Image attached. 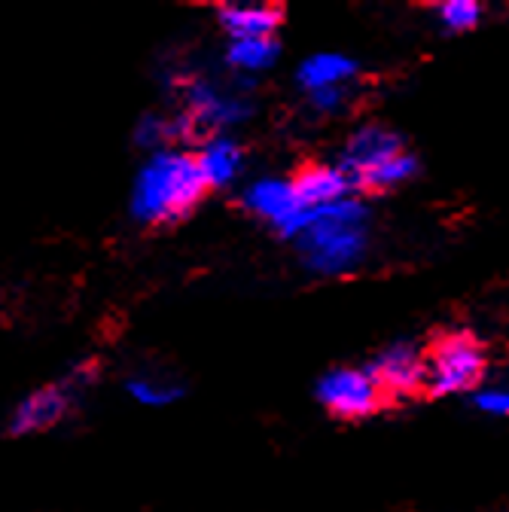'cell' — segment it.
Returning <instances> with one entry per match:
<instances>
[{"instance_id": "6da1fadb", "label": "cell", "mask_w": 509, "mask_h": 512, "mask_svg": "<svg viewBox=\"0 0 509 512\" xmlns=\"http://www.w3.org/2000/svg\"><path fill=\"white\" fill-rule=\"evenodd\" d=\"M199 156L156 150L132 186V217L144 226H174L193 214L208 196Z\"/></svg>"}, {"instance_id": "7a4b0ae2", "label": "cell", "mask_w": 509, "mask_h": 512, "mask_svg": "<svg viewBox=\"0 0 509 512\" xmlns=\"http://www.w3.org/2000/svg\"><path fill=\"white\" fill-rule=\"evenodd\" d=\"M366 208L354 199L311 208V223L299 235L305 263L317 272H345L363 260L366 250Z\"/></svg>"}, {"instance_id": "3957f363", "label": "cell", "mask_w": 509, "mask_h": 512, "mask_svg": "<svg viewBox=\"0 0 509 512\" xmlns=\"http://www.w3.org/2000/svg\"><path fill=\"white\" fill-rule=\"evenodd\" d=\"M485 378V351L470 333H439L424 348L421 397H449L473 391Z\"/></svg>"}, {"instance_id": "277c9868", "label": "cell", "mask_w": 509, "mask_h": 512, "mask_svg": "<svg viewBox=\"0 0 509 512\" xmlns=\"http://www.w3.org/2000/svg\"><path fill=\"white\" fill-rule=\"evenodd\" d=\"M92 381H95V366L77 363L58 381L43 384V388L22 397L10 415V424H7L10 436H31V433H43V430L61 424L68 418V412L74 409V400L80 397V391L89 388Z\"/></svg>"}, {"instance_id": "5b68a950", "label": "cell", "mask_w": 509, "mask_h": 512, "mask_svg": "<svg viewBox=\"0 0 509 512\" xmlns=\"http://www.w3.org/2000/svg\"><path fill=\"white\" fill-rule=\"evenodd\" d=\"M317 400L339 421H360L391 406L366 369H333L317 384Z\"/></svg>"}, {"instance_id": "8992f818", "label": "cell", "mask_w": 509, "mask_h": 512, "mask_svg": "<svg viewBox=\"0 0 509 512\" xmlns=\"http://www.w3.org/2000/svg\"><path fill=\"white\" fill-rule=\"evenodd\" d=\"M375 384L381 388V394L388 397V403H400L409 397H421L424 391V351L409 345V342H397L381 351L372 366L366 369Z\"/></svg>"}, {"instance_id": "52a82bcc", "label": "cell", "mask_w": 509, "mask_h": 512, "mask_svg": "<svg viewBox=\"0 0 509 512\" xmlns=\"http://www.w3.org/2000/svg\"><path fill=\"white\" fill-rule=\"evenodd\" d=\"M397 156H403L400 135H394L391 128H385V125H363L360 132H354L351 141L345 144V153H342V165L339 168L351 177V183L357 189V183L369 171L381 168V165L397 159Z\"/></svg>"}, {"instance_id": "ba28073f", "label": "cell", "mask_w": 509, "mask_h": 512, "mask_svg": "<svg viewBox=\"0 0 509 512\" xmlns=\"http://www.w3.org/2000/svg\"><path fill=\"white\" fill-rule=\"evenodd\" d=\"M293 189L302 208H324V205H336L342 199H348V192L354 189L351 177L342 168L333 165H321V162H308L299 165L293 174Z\"/></svg>"}, {"instance_id": "9c48e42d", "label": "cell", "mask_w": 509, "mask_h": 512, "mask_svg": "<svg viewBox=\"0 0 509 512\" xmlns=\"http://www.w3.org/2000/svg\"><path fill=\"white\" fill-rule=\"evenodd\" d=\"M217 16L232 40H269L284 25L281 4H223Z\"/></svg>"}, {"instance_id": "30bf717a", "label": "cell", "mask_w": 509, "mask_h": 512, "mask_svg": "<svg viewBox=\"0 0 509 512\" xmlns=\"http://www.w3.org/2000/svg\"><path fill=\"white\" fill-rule=\"evenodd\" d=\"M244 205L260 214V217H269L275 226H281L284 220H290L296 211H302L299 199H296V189L293 183H284V180H260L257 186L247 189L244 196Z\"/></svg>"}, {"instance_id": "8fae6325", "label": "cell", "mask_w": 509, "mask_h": 512, "mask_svg": "<svg viewBox=\"0 0 509 512\" xmlns=\"http://www.w3.org/2000/svg\"><path fill=\"white\" fill-rule=\"evenodd\" d=\"M196 156H199L202 174H205L211 189L226 186L241 168V147L235 141H229V138H217V141L205 144L202 153H196Z\"/></svg>"}, {"instance_id": "7c38bea8", "label": "cell", "mask_w": 509, "mask_h": 512, "mask_svg": "<svg viewBox=\"0 0 509 512\" xmlns=\"http://www.w3.org/2000/svg\"><path fill=\"white\" fill-rule=\"evenodd\" d=\"M354 71H357V64L351 58H342V55H314V58H308L299 68V83L314 92V89L339 86Z\"/></svg>"}, {"instance_id": "4fadbf2b", "label": "cell", "mask_w": 509, "mask_h": 512, "mask_svg": "<svg viewBox=\"0 0 509 512\" xmlns=\"http://www.w3.org/2000/svg\"><path fill=\"white\" fill-rule=\"evenodd\" d=\"M125 391H129L141 406H153V409H162L183 394V388L177 381H171L165 375H153V372L132 375L129 381H125Z\"/></svg>"}, {"instance_id": "5bb4252c", "label": "cell", "mask_w": 509, "mask_h": 512, "mask_svg": "<svg viewBox=\"0 0 509 512\" xmlns=\"http://www.w3.org/2000/svg\"><path fill=\"white\" fill-rule=\"evenodd\" d=\"M278 55V43L269 37V40H232L226 58L229 64L241 71H257V68H269Z\"/></svg>"}, {"instance_id": "9a60e30c", "label": "cell", "mask_w": 509, "mask_h": 512, "mask_svg": "<svg viewBox=\"0 0 509 512\" xmlns=\"http://www.w3.org/2000/svg\"><path fill=\"white\" fill-rule=\"evenodd\" d=\"M412 174H415V159H412L409 153H403V156L385 162L381 168L369 171V174L357 183V189H363V192H385V189L403 183V180L412 177Z\"/></svg>"}, {"instance_id": "2e32d148", "label": "cell", "mask_w": 509, "mask_h": 512, "mask_svg": "<svg viewBox=\"0 0 509 512\" xmlns=\"http://www.w3.org/2000/svg\"><path fill=\"white\" fill-rule=\"evenodd\" d=\"M439 19L452 31H470L479 22V4H473V0H449V4H439Z\"/></svg>"}, {"instance_id": "e0dca14e", "label": "cell", "mask_w": 509, "mask_h": 512, "mask_svg": "<svg viewBox=\"0 0 509 512\" xmlns=\"http://www.w3.org/2000/svg\"><path fill=\"white\" fill-rule=\"evenodd\" d=\"M476 406L494 415H509V391H485L476 397Z\"/></svg>"}, {"instance_id": "ac0fdd59", "label": "cell", "mask_w": 509, "mask_h": 512, "mask_svg": "<svg viewBox=\"0 0 509 512\" xmlns=\"http://www.w3.org/2000/svg\"><path fill=\"white\" fill-rule=\"evenodd\" d=\"M311 104L317 110H336L342 104V89L339 86H327V89H314L311 92Z\"/></svg>"}]
</instances>
